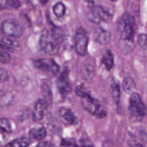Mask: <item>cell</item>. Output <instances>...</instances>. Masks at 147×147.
I'll return each instance as SVG.
<instances>
[{"instance_id":"obj_1","label":"cell","mask_w":147,"mask_h":147,"mask_svg":"<svg viewBox=\"0 0 147 147\" xmlns=\"http://www.w3.org/2000/svg\"><path fill=\"white\" fill-rule=\"evenodd\" d=\"M118 32L119 34V45L123 52H129L134 47L136 22L133 16L125 13L118 21Z\"/></svg>"},{"instance_id":"obj_2","label":"cell","mask_w":147,"mask_h":147,"mask_svg":"<svg viewBox=\"0 0 147 147\" xmlns=\"http://www.w3.org/2000/svg\"><path fill=\"white\" fill-rule=\"evenodd\" d=\"M63 38V33L59 28H54L51 30L44 29L40 37V47L45 53L55 55L59 51Z\"/></svg>"},{"instance_id":"obj_3","label":"cell","mask_w":147,"mask_h":147,"mask_svg":"<svg viewBox=\"0 0 147 147\" xmlns=\"http://www.w3.org/2000/svg\"><path fill=\"white\" fill-rule=\"evenodd\" d=\"M129 111L130 115L137 119H141L147 114V107L141 96L137 92L131 94L129 99Z\"/></svg>"},{"instance_id":"obj_4","label":"cell","mask_w":147,"mask_h":147,"mask_svg":"<svg viewBox=\"0 0 147 147\" xmlns=\"http://www.w3.org/2000/svg\"><path fill=\"white\" fill-rule=\"evenodd\" d=\"M81 98L82 106L86 111L99 118L106 115V111L102 107L99 100L93 98L89 92Z\"/></svg>"},{"instance_id":"obj_5","label":"cell","mask_w":147,"mask_h":147,"mask_svg":"<svg viewBox=\"0 0 147 147\" xmlns=\"http://www.w3.org/2000/svg\"><path fill=\"white\" fill-rule=\"evenodd\" d=\"M34 67L51 76L56 75L60 70L59 65L52 59H39L33 61Z\"/></svg>"},{"instance_id":"obj_6","label":"cell","mask_w":147,"mask_h":147,"mask_svg":"<svg viewBox=\"0 0 147 147\" xmlns=\"http://www.w3.org/2000/svg\"><path fill=\"white\" fill-rule=\"evenodd\" d=\"M1 30L3 34L11 37H20L23 34V27L15 20H6L1 25Z\"/></svg>"},{"instance_id":"obj_7","label":"cell","mask_w":147,"mask_h":147,"mask_svg":"<svg viewBox=\"0 0 147 147\" xmlns=\"http://www.w3.org/2000/svg\"><path fill=\"white\" fill-rule=\"evenodd\" d=\"M88 37L86 32L83 28H79L75 38V45L76 52L80 56H84L87 51Z\"/></svg>"},{"instance_id":"obj_8","label":"cell","mask_w":147,"mask_h":147,"mask_svg":"<svg viewBox=\"0 0 147 147\" xmlns=\"http://www.w3.org/2000/svg\"><path fill=\"white\" fill-rule=\"evenodd\" d=\"M91 8L88 14V18L91 21L98 23L101 21L107 22L111 19V15L105 7L99 5H94Z\"/></svg>"},{"instance_id":"obj_9","label":"cell","mask_w":147,"mask_h":147,"mask_svg":"<svg viewBox=\"0 0 147 147\" xmlns=\"http://www.w3.org/2000/svg\"><path fill=\"white\" fill-rule=\"evenodd\" d=\"M57 87L63 95H66L72 90V84L69 79V70L66 68L59 75L56 80Z\"/></svg>"},{"instance_id":"obj_10","label":"cell","mask_w":147,"mask_h":147,"mask_svg":"<svg viewBox=\"0 0 147 147\" xmlns=\"http://www.w3.org/2000/svg\"><path fill=\"white\" fill-rule=\"evenodd\" d=\"M48 105L49 102L45 99H40L36 102L32 113L33 119L34 121H39L43 119Z\"/></svg>"},{"instance_id":"obj_11","label":"cell","mask_w":147,"mask_h":147,"mask_svg":"<svg viewBox=\"0 0 147 147\" xmlns=\"http://www.w3.org/2000/svg\"><path fill=\"white\" fill-rule=\"evenodd\" d=\"M59 114L63 121L69 125H76L78 122V119L72 110L67 107H61L59 109Z\"/></svg>"},{"instance_id":"obj_12","label":"cell","mask_w":147,"mask_h":147,"mask_svg":"<svg viewBox=\"0 0 147 147\" xmlns=\"http://www.w3.org/2000/svg\"><path fill=\"white\" fill-rule=\"evenodd\" d=\"M111 34L108 30L102 28L96 29L94 34V39L96 42L101 45L108 44L110 40Z\"/></svg>"},{"instance_id":"obj_13","label":"cell","mask_w":147,"mask_h":147,"mask_svg":"<svg viewBox=\"0 0 147 147\" xmlns=\"http://www.w3.org/2000/svg\"><path fill=\"white\" fill-rule=\"evenodd\" d=\"M81 74L85 80L91 81L95 74L94 64L89 61H84L82 65Z\"/></svg>"},{"instance_id":"obj_14","label":"cell","mask_w":147,"mask_h":147,"mask_svg":"<svg viewBox=\"0 0 147 147\" xmlns=\"http://www.w3.org/2000/svg\"><path fill=\"white\" fill-rule=\"evenodd\" d=\"M47 136V130L44 127H38L32 128L29 131V137L30 139L39 141Z\"/></svg>"},{"instance_id":"obj_15","label":"cell","mask_w":147,"mask_h":147,"mask_svg":"<svg viewBox=\"0 0 147 147\" xmlns=\"http://www.w3.org/2000/svg\"><path fill=\"white\" fill-rule=\"evenodd\" d=\"M101 63L107 70L110 71L112 69L114 65V56L110 50L105 52L101 59Z\"/></svg>"},{"instance_id":"obj_16","label":"cell","mask_w":147,"mask_h":147,"mask_svg":"<svg viewBox=\"0 0 147 147\" xmlns=\"http://www.w3.org/2000/svg\"><path fill=\"white\" fill-rule=\"evenodd\" d=\"M122 88L127 94H132L135 92L136 85L134 80L131 77L125 78L122 82Z\"/></svg>"},{"instance_id":"obj_17","label":"cell","mask_w":147,"mask_h":147,"mask_svg":"<svg viewBox=\"0 0 147 147\" xmlns=\"http://www.w3.org/2000/svg\"><path fill=\"white\" fill-rule=\"evenodd\" d=\"M19 45L18 42L17 41L13 40L9 37H3L1 41V49L6 50L7 51H13V47H18Z\"/></svg>"},{"instance_id":"obj_18","label":"cell","mask_w":147,"mask_h":147,"mask_svg":"<svg viewBox=\"0 0 147 147\" xmlns=\"http://www.w3.org/2000/svg\"><path fill=\"white\" fill-rule=\"evenodd\" d=\"M31 143L30 138H28L26 137H22L20 138H17L13 140L9 144L6 145V146L10 147H20V146H27Z\"/></svg>"},{"instance_id":"obj_19","label":"cell","mask_w":147,"mask_h":147,"mask_svg":"<svg viewBox=\"0 0 147 147\" xmlns=\"http://www.w3.org/2000/svg\"><path fill=\"white\" fill-rule=\"evenodd\" d=\"M111 93L114 102L117 104H118L120 100L121 92H120V87L118 83H114L111 84Z\"/></svg>"},{"instance_id":"obj_20","label":"cell","mask_w":147,"mask_h":147,"mask_svg":"<svg viewBox=\"0 0 147 147\" xmlns=\"http://www.w3.org/2000/svg\"><path fill=\"white\" fill-rule=\"evenodd\" d=\"M53 13L56 17L61 18L63 17L65 14V7L62 2H59L54 5L53 7Z\"/></svg>"},{"instance_id":"obj_21","label":"cell","mask_w":147,"mask_h":147,"mask_svg":"<svg viewBox=\"0 0 147 147\" xmlns=\"http://www.w3.org/2000/svg\"><path fill=\"white\" fill-rule=\"evenodd\" d=\"M0 125H1V130H3L4 131H5L6 133H9L12 131V127H11V122L7 118H2L1 119Z\"/></svg>"},{"instance_id":"obj_22","label":"cell","mask_w":147,"mask_h":147,"mask_svg":"<svg viewBox=\"0 0 147 147\" xmlns=\"http://www.w3.org/2000/svg\"><path fill=\"white\" fill-rule=\"evenodd\" d=\"M138 43L140 47L144 50L147 49V35L140 34L138 37Z\"/></svg>"},{"instance_id":"obj_23","label":"cell","mask_w":147,"mask_h":147,"mask_svg":"<svg viewBox=\"0 0 147 147\" xmlns=\"http://www.w3.org/2000/svg\"><path fill=\"white\" fill-rule=\"evenodd\" d=\"M10 55L7 51L1 49L0 53V60L2 63H8L10 60Z\"/></svg>"},{"instance_id":"obj_24","label":"cell","mask_w":147,"mask_h":147,"mask_svg":"<svg viewBox=\"0 0 147 147\" xmlns=\"http://www.w3.org/2000/svg\"><path fill=\"white\" fill-rule=\"evenodd\" d=\"M75 92L76 95L80 98H82L83 96H84V95L88 93V92H87V91L86 90L85 86L83 84L79 85L76 87Z\"/></svg>"},{"instance_id":"obj_25","label":"cell","mask_w":147,"mask_h":147,"mask_svg":"<svg viewBox=\"0 0 147 147\" xmlns=\"http://www.w3.org/2000/svg\"><path fill=\"white\" fill-rule=\"evenodd\" d=\"M6 3L10 7L14 8H18L20 6L19 0H6Z\"/></svg>"},{"instance_id":"obj_26","label":"cell","mask_w":147,"mask_h":147,"mask_svg":"<svg viewBox=\"0 0 147 147\" xmlns=\"http://www.w3.org/2000/svg\"><path fill=\"white\" fill-rule=\"evenodd\" d=\"M0 73H1V82H5L7 80H8L9 79V74L7 71L5 69L3 68H1L0 70Z\"/></svg>"},{"instance_id":"obj_27","label":"cell","mask_w":147,"mask_h":147,"mask_svg":"<svg viewBox=\"0 0 147 147\" xmlns=\"http://www.w3.org/2000/svg\"><path fill=\"white\" fill-rule=\"evenodd\" d=\"M61 145L63 146H74V145H78L76 144H75V142L72 141L71 140H66L64 139L61 143Z\"/></svg>"},{"instance_id":"obj_28","label":"cell","mask_w":147,"mask_h":147,"mask_svg":"<svg viewBox=\"0 0 147 147\" xmlns=\"http://www.w3.org/2000/svg\"><path fill=\"white\" fill-rule=\"evenodd\" d=\"M88 141H87V140H82V145H90V146H91L92 145V144H89V143H87V142H88Z\"/></svg>"},{"instance_id":"obj_29","label":"cell","mask_w":147,"mask_h":147,"mask_svg":"<svg viewBox=\"0 0 147 147\" xmlns=\"http://www.w3.org/2000/svg\"><path fill=\"white\" fill-rule=\"evenodd\" d=\"M39 1H40V2L41 3H42V4L45 3L47 2V0H39Z\"/></svg>"},{"instance_id":"obj_30","label":"cell","mask_w":147,"mask_h":147,"mask_svg":"<svg viewBox=\"0 0 147 147\" xmlns=\"http://www.w3.org/2000/svg\"><path fill=\"white\" fill-rule=\"evenodd\" d=\"M111 1H116L117 0H111Z\"/></svg>"}]
</instances>
